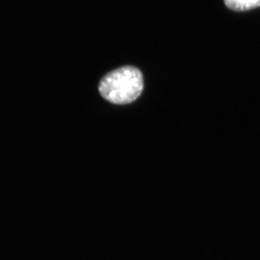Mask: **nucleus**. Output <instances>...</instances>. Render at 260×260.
Listing matches in <instances>:
<instances>
[{"label":"nucleus","mask_w":260,"mask_h":260,"mask_svg":"<svg viewBox=\"0 0 260 260\" xmlns=\"http://www.w3.org/2000/svg\"><path fill=\"white\" fill-rule=\"evenodd\" d=\"M224 3L234 11H246L260 7V0H224Z\"/></svg>","instance_id":"f03ea898"},{"label":"nucleus","mask_w":260,"mask_h":260,"mask_svg":"<svg viewBox=\"0 0 260 260\" xmlns=\"http://www.w3.org/2000/svg\"><path fill=\"white\" fill-rule=\"evenodd\" d=\"M143 77L133 66L118 68L106 75L99 83V92L104 99L114 104L134 102L143 92Z\"/></svg>","instance_id":"f257e3e1"}]
</instances>
